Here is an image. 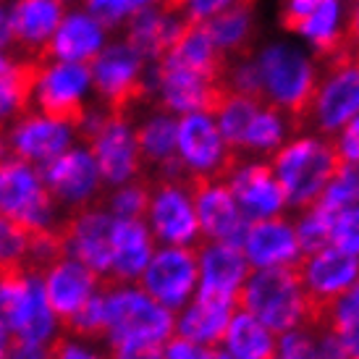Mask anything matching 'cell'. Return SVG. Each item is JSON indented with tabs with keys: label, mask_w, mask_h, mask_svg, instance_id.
Wrapping results in <instances>:
<instances>
[{
	"label": "cell",
	"mask_w": 359,
	"mask_h": 359,
	"mask_svg": "<svg viewBox=\"0 0 359 359\" xmlns=\"http://www.w3.org/2000/svg\"><path fill=\"white\" fill-rule=\"evenodd\" d=\"M262 105L280 110L291 131L312 123V110L320 90V71L315 60L291 45H270L257 58Z\"/></svg>",
	"instance_id": "1"
},
{
	"label": "cell",
	"mask_w": 359,
	"mask_h": 359,
	"mask_svg": "<svg viewBox=\"0 0 359 359\" xmlns=\"http://www.w3.org/2000/svg\"><path fill=\"white\" fill-rule=\"evenodd\" d=\"M268 163L286 194V205L297 210L312 208L346 165L333 137H302L286 142L270 152Z\"/></svg>",
	"instance_id": "2"
},
{
	"label": "cell",
	"mask_w": 359,
	"mask_h": 359,
	"mask_svg": "<svg viewBox=\"0 0 359 359\" xmlns=\"http://www.w3.org/2000/svg\"><path fill=\"white\" fill-rule=\"evenodd\" d=\"M233 307L250 312L276 336L302 328V280L297 259L286 265L252 268L233 297Z\"/></svg>",
	"instance_id": "3"
},
{
	"label": "cell",
	"mask_w": 359,
	"mask_h": 359,
	"mask_svg": "<svg viewBox=\"0 0 359 359\" xmlns=\"http://www.w3.org/2000/svg\"><path fill=\"white\" fill-rule=\"evenodd\" d=\"M110 351L126 346H163L176 330L173 309L163 307L142 289L121 286L102 291Z\"/></svg>",
	"instance_id": "4"
},
{
	"label": "cell",
	"mask_w": 359,
	"mask_h": 359,
	"mask_svg": "<svg viewBox=\"0 0 359 359\" xmlns=\"http://www.w3.org/2000/svg\"><path fill=\"white\" fill-rule=\"evenodd\" d=\"M90 76L95 100L108 110L131 113V108L150 100V60L142 58L123 37H110L108 45L90 60Z\"/></svg>",
	"instance_id": "5"
},
{
	"label": "cell",
	"mask_w": 359,
	"mask_h": 359,
	"mask_svg": "<svg viewBox=\"0 0 359 359\" xmlns=\"http://www.w3.org/2000/svg\"><path fill=\"white\" fill-rule=\"evenodd\" d=\"M152 105L168 110L173 116L184 113H208L218 116L223 102L229 97V81L210 79L200 71H191L170 58H160L150 63V79H147Z\"/></svg>",
	"instance_id": "6"
},
{
	"label": "cell",
	"mask_w": 359,
	"mask_h": 359,
	"mask_svg": "<svg viewBox=\"0 0 359 359\" xmlns=\"http://www.w3.org/2000/svg\"><path fill=\"white\" fill-rule=\"evenodd\" d=\"M58 210L37 165L16 155L0 160V215L21 223L34 236L58 223Z\"/></svg>",
	"instance_id": "7"
},
{
	"label": "cell",
	"mask_w": 359,
	"mask_h": 359,
	"mask_svg": "<svg viewBox=\"0 0 359 359\" xmlns=\"http://www.w3.org/2000/svg\"><path fill=\"white\" fill-rule=\"evenodd\" d=\"M29 92L32 108L76 123L84 108L95 100L90 63H71L50 55L34 58Z\"/></svg>",
	"instance_id": "8"
},
{
	"label": "cell",
	"mask_w": 359,
	"mask_h": 359,
	"mask_svg": "<svg viewBox=\"0 0 359 359\" xmlns=\"http://www.w3.org/2000/svg\"><path fill=\"white\" fill-rule=\"evenodd\" d=\"M176 155L189 173H205L223 181H231V176L244 165V155L223 142L218 123L208 113L179 116Z\"/></svg>",
	"instance_id": "9"
},
{
	"label": "cell",
	"mask_w": 359,
	"mask_h": 359,
	"mask_svg": "<svg viewBox=\"0 0 359 359\" xmlns=\"http://www.w3.org/2000/svg\"><path fill=\"white\" fill-rule=\"evenodd\" d=\"M81 142L92 152V158L97 163L100 176L108 189L118 187V184H126V181L137 179V176H144L131 113L108 110L105 118L97 123V129L87 134Z\"/></svg>",
	"instance_id": "10"
},
{
	"label": "cell",
	"mask_w": 359,
	"mask_h": 359,
	"mask_svg": "<svg viewBox=\"0 0 359 359\" xmlns=\"http://www.w3.org/2000/svg\"><path fill=\"white\" fill-rule=\"evenodd\" d=\"M40 170L53 200L69 212L90 208V205H102L105 181H102L100 168L84 142L71 144L69 150H63L58 158L45 163Z\"/></svg>",
	"instance_id": "11"
},
{
	"label": "cell",
	"mask_w": 359,
	"mask_h": 359,
	"mask_svg": "<svg viewBox=\"0 0 359 359\" xmlns=\"http://www.w3.org/2000/svg\"><path fill=\"white\" fill-rule=\"evenodd\" d=\"M11 155L27 160L32 165L42 168L45 163L58 158L63 150L79 142L76 123L69 118H58L50 113H42L37 108L24 110L19 118L6 126Z\"/></svg>",
	"instance_id": "12"
},
{
	"label": "cell",
	"mask_w": 359,
	"mask_h": 359,
	"mask_svg": "<svg viewBox=\"0 0 359 359\" xmlns=\"http://www.w3.org/2000/svg\"><path fill=\"white\" fill-rule=\"evenodd\" d=\"M200 280V255L197 244L165 247L152 252L147 268L140 276V289L168 309H181Z\"/></svg>",
	"instance_id": "13"
},
{
	"label": "cell",
	"mask_w": 359,
	"mask_h": 359,
	"mask_svg": "<svg viewBox=\"0 0 359 359\" xmlns=\"http://www.w3.org/2000/svg\"><path fill=\"white\" fill-rule=\"evenodd\" d=\"M187 189H189L191 205L197 212L200 233H205L212 241H233L241 247L250 220L241 215L229 181L205 176V173H189Z\"/></svg>",
	"instance_id": "14"
},
{
	"label": "cell",
	"mask_w": 359,
	"mask_h": 359,
	"mask_svg": "<svg viewBox=\"0 0 359 359\" xmlns=\"http://www.w3.org/2000/svg\"><path fill=\"white\" fill-rule=\"evenodd\" d=\"M113 223L116 218L102 205H90V208L66 212L55 226L66 257L79 259L81 265L95 270L97 276H105L110 268Z\"/></svg>",
	"instance_id": "15"
},
{
	"label": "cell",
	"mask_w": 359,
	"mask_h": 359,
	"mask_svg": "<svg viewBox=\"0 0 359 359\" xmlns=\"http://www.w3.org/2000/svg\"><path fill=\"white\" fill-rule=\"evenodd\" d=\"M147 220L155 233L168 247H189L200 233L197 212L191 205L187 181H152V197Z\"/></svg>",
	"instance_id": "16"
},
{
	"label": "cell",
	"mask_w": 359,
	"mask_h": 359,
	"mask_svg": "<svg viewBox=\"0 0 359 359\" xmlns=\"http://www.w3.org/2000/svg\"><path fill=\"white\" fill-rule=\"evenodd\" d=\"M320 71V69H318ZM359 113V63H344L320 71V90L312 123L323 137H333L336 131Z\"/></svg>",
	"instance_id": "17"
},
{
	"label": "cell",
	"mask_w": 359,
	"mask_h": 359,
	"mask_svg": "<svg viewBox=\"0 0 359 359\" xmlns=\"http://www.w3.org/2000/svg\"><path fill=\"white\" fill-rule=\"evenodd\" d=\"M152 252V233L144 220L116 218L113 239H110V268L100 278V291H113L129 286L147 268Z\"/></svg>",
	"instance_id": "18"
},
{
	"label": "cell",
	"mask_w": 359,
	"mask_h": 359,
	"mask_svg": "<svg viewBox=\"0 0 359 359\" xmlns=\"http://www.w3.org/2000/svg\"><path fill=\"white\" fill-rule=\"evenodd\" d=\"M66 8L60 0H6L13 50L27 58H42Z\"/></svg>",
	"instance_id": "19"
},
{
	"label": "cell",
	"mask_w": 359,
	"mask_h": 359,
	"mask_svg": "<svg viewBox=\"0 0 359 359\" xmlns=\"http://www.w3.org/2000/svg\"><path fill=\"white\" fill-rule=\"evenodd\" d=\"M110 27H105L90 8H84L81 3L69 6L63 19L53 32L50 42L45 55L60 60H71V63H90L97 53L108 45Z\"/></svg>",
	"instance_id": "20"
},
{
	"label": "cell",
	"mask_w": 359,
	"mask_h": 359,
	"mask_svg": "<svg viewBox=\"0 0 359 359\" xmlns=\"http://www.w3.org/2000/svg\"><path fill=\"white\" fill-rule=\"evenodd\" d=\"M200 255V289L197 297L205 299H231L250 276V262L244 250L233 241H210L197 247Z\"/></svg>",
	"instance_id": "21"
},
{
	"label": "cell",
	"mask_w": 359,
	"mask_h": 359,
	"mask_svg": "<svg viewBox=\"0 0 359 359\" xmlns=\"http://www.w3.org/2000/svg\"><path fill=\"white\" fill-rule=\"evenodd\" d=\"M100 278L102 276L74 257H60L50 262L40 276V283L55 320L69 318L95 291H100Z\"/></svg>",
	"instance_id": "22"
},
{
	"label": "cell",
	"mask_w": 359,
	"mask_h": 359,
	"mask_svg": "<svg viewBox=\"0 0 359 359\" xmlns=\"http://www.w3.org/2000/svg\"><path fill=\"white\" fill-rule=\"evenodd\" d=\"M184 27H187V21L160 0L155 6L137 11L121 29H123V40L129 42L142 58L155 63L170 50V45L176 42Z\"/></svg>",
	"instance_id": "23"
},
{
	"label": "cell",
	"mask_w": 359,
	"mask_h": 359,
	"mask_svg": "<svg viewBox=\"0 0 359 359\" xmlns=\"http://www.w3.org/2000/svg\"><path fill=\"white\" fill-rule=\"evenodd\" d=\"M233 200L247 220L273 218L286 208V194L280 189L270 163H244L229 181Z\"/></svg>",
	"instance_id": "24"
},
{
	"label": "cell",
	"mask_w": 359,
	"mask_h": 359,
	"mask_svg": "<svg viewBox=\"0 0 359 359\" xmlns=\"http://www.w3.org/2000/svg\"><path fill=\"white\" fill-rule=\"evenodd\" d=\"M244 257L252 268H270V265H286L299 257V239L291 223L280 218H259L247 223L244 239H241Z\"/></svg>",
	"instance_id": "25"
},
{
	"label": "cell",
	"mask_w": 359,
	"mask_h": 359,
	"mask_svg": "<svg viewBox=\"0 0 359 359\" xmlns=\"http://www.w3.org/2000/svg\"><path fill=\"white\" fill-rule=\"evenodd\" d=\"M202 27L229 60L247 58L255 29V0H231V6L202 21Z\"/></svg>",
	"instance_id": "26"
},
{
	"label": "cell",
	"mask_w": 359,
	"mask_h": 359,
	"mask_svg": "<svg viewBox=\"0 0 359 359\" xmlns=\"http://www.w3.org/2000/svg\"><path fill=\"white\" fill-rule=\"evenodd\" d=\"M176 123L179 116H173L168 110L152 105L137 123H134V137L142 155V165L152 168L158 173L168 163L179 158L176 155Z\"/></svg>",
	"instance_id": "27"
},
{
	"label": "cell",
	"mask_w": 359,
	"mask_h": 359,
	"mask_svg": "<svg viewBox=\"0 0 359 359\" xmlns=\"http://www.w3.org/2000/svg\"><path fill=\"white\" fill-rule=\"evenodd\" d=\"M231 318H233V302L231 299H205V297H197L189 307L184 309V315L176 320V330L173 333L181 336V339L194 341V344H202V346L220 344Z\"/></svg>",
	"instance_id": "28"
},
{
	"label": "cell",
	"mask_w": 359,
	"mask_h": 359,
	"mask_svg": "<svg viewBox=\"0 0 359 359\" xmlns=\"http://www.w3.org/2000/svg\"><path fill=\"white\" fill-rule=\"evenodd\" d=\"M32 60L16 50H0V129L32 108Z\"/></svg>",
	"instance_id": "29"
},
{
	"label": "cell",
	"mask_w": 359,
	"mask_h": 359,
	"mask_svg": "<svg viewBox=\"0 0 359 359\" xmlns=\"http://www.w3.org/2000/svg\"><path fill=\"white\" fill-rule=\"evenodd\" d=\"M223 344L231 359H270L278 349V336L262 325L255 315L239 312L233 315L223 333Z\"/></svg>",
	"instance_id": "30"
},
{
	"label": "cell",
	"mask_w": 359,
	"mask_h": 359,
	"mask_svg": "<svg viewBox=\"0 0 359 359\" xmlns=\"http://www.w3.org/2000/svg\"><path fill=\"white\" fill-rule=\"evenodd\" d=\"M34 278L27 268H0V330L8 336L19 330Z\"/></svg>",
	"instance_id": "31"
},
{
	"label": "cell",
	"mask_w": 359,
	"mask_h": 359,
	"mask_svg": "<svg viewBox=\"0 0 359 359\" xmlns=\"http://www.w3.org/2000/svg\"><path fill=\"white\" fill-rule=\"evenodd\" d=\"M259 108H262V102L252 100V97H247V95H241V92H236V90L229 92L223 108H220L218 116H215L220 137H223V142H226L229 147L241 152V140H244L247 126L252 123V118H255V113H257ZM241 155H244V152H241Z\"/></svg>",
	"instance_id": "32"
},
{
	"label": "cell",
	"mask_w": 359,
	"mask_h": 359,
	"mask_svg": "<svg viewBox=\"0 0 359 359\" xmlns=\"http://www.w3.org/2000/svg\"><path fill=\"white\" fill-rule=\"evenodd\" d=\"M152 197V181L144 176L110 187L108 194H102V208L108 210L113 218H134L144 220L147 218V208H150Z\"/></svg>",
	"instance_id": "33"
},
{
	"label": "cell",
	"mask_w": 359,
	"mask_h": 359,
	"mask_svg": "<svg viewBox=\"0 0 359 359\" xmlns=\"http://www.w3.org/2000/svg\"><path fill=\"white\" fill-rule=\"evenodd\" d=\"M286 121L280 116V110L262 105L255 113L252 123L247 126V134L241 140V152H265L270 155L273 150H278L286 137Z\"/></svg>",
	"instance_id": "34"
},
{
	"label": "cell",
	"mask_w": 359,
	"mask_h": 359,
	"mask_svg": "<svg viewBox=\"0 0 359 359\" xmlns=\"http://www.w3.org/2000/svg\"><path fill=\"white\" fill-rule=\"evenodd\" d=\"M58 323L60 330L66 336H74V339H105L108 336V320H105V297H102V291H95L76 312H71L69 318L58 320Z\"/></svg>",
	"instance_id": "35"
},
{
	"label": "cell",
	"mask_w": 359,
	"mask_h": 359,
	"mask_svg": "<svg viewBox=\"0 0 359 359\" xmlns=\"http://www.w3.org/2000/svg\"><path fill=\"white\" fill-rule=\"evenodd\" d=\"M29 239L32 233L21 223L0 215V268H29ZM34 276V273H32Z\"/></svg>",
	"instance_id": "36"
},
{
	"label": "cell",
	"mask_w": 359,
	"mask_h": 359,
	"mask_svg": "<svg viewBox=\"0 0 359 359\" xmlns=\"http://www.w3.org/2000/svg\"><path fill=\"white\" fill-rule=\"evenodd\" d=\"M333 212H328L320 205H312V208L304 210L299 226H297V239H299V250L302 255H309V252H318L323 247L330 244V231H333Z\"/></svg>",
	"instance_id": "37"
},
{
	"label": "cell",
	"mask_w": 359,
	"mask_h": 359,
	"mask_svg": "<svg viewBox=\"0 0 359 359\" xmlns=\"http://www.w3.org/2000/svg\"><path fill=\"white\" fill-rule=\"evenodd\" d=\"M155 3L160 0H81V6L90 8L110 29H121L137 11L155 6Z\"/></svg>",
	"instance_id": "38"
},
{
	"label": "cell",
	"mask_w": 359,
	"mask_h": 359,
	"mask_svg": "<svg viewBox=\"0 0 359 359\" xmlns=\"http://www.w3.org/2000/svg\"><path fill=\"white\" fill-rule=\"evenodd\" d=\"M330 244L359 257V202H354V205H349V208H344L339 215L333 218Z\"/></svg>",
	"instance_id": "39"
},
{
	"label": "cell",
	"mask_w": 359,
	"mask_h": 359,
	"mask_svg": "<svg viewBox=\"0 0 359 359\" xmlns=\"http://www.w3.org/2000/svg\"><path fill=\"white\" fill-rule=\"evenodd\" d=\"M170 11H176L187 24H202L210 16L231 6V0H163Z\"/></svg>",
	"instance_id": "40"
},
{
	"label": "cell",
	"mask_w": 359,
	"mask_h": 359,
	"mask_svg": "<svg viewBox=\"0 0 359 359\" xmlns=\"http://www.w3.org/2000/svg\"><path fill=\"white\" fill-rule=\"evenodd\" d=\"M354 323H359V276L349 286V291L333 304V312H330V333H341V330L351 328Z\"/></svg>",
	"instance_id": "41"
},
{
	"label": "cell",
	"mask_w": 359,
	"mask_h": 359,
	"mask_svg": "<svg viewBox=\"0 0 359 359\" xmlns=\"http://www.w3.org/2000/svg\"><path fill=\"white\" fill-rule=\"evenodd\" d=\"M6 359H53L50 339L34 344V341H24L16 336H8V349H6Z\"/></svg>",
	"instance_id": "42"
},
{
	"label": "cell",
	"mask_w": 359,
	"mask_h": 359,
	"mask_svg": "<svg viewBox=\"0 0 359 359\" xmlns=\"http://www.w3.org/2000/svg\"><path fill=\"white\" fill-rule=\"evenodd\" d=\"M341 129L344 131H341L339 137H333V140H336V147H339V152H341V158L346 160V163H359V113L351 116Z\"/></svg>",
	"instance_id": "43"
},
{
	"label": "cell",
	"mask_w": 359,
	"mask_h": 359,
	"mask_svg": "<svg viewBox=\"0 0 359 359\" xmlns=\"http://www.w3.org/2000/svg\"><path fill=\"white\" fill-rule=\"evenodd\" d=\"M341 45L349 53L351 60L359 63V0H349V11H346V24L341 29Z\"/></svg>",
	"instance_id": "44"
},
{
	"label": "cell",
	"mask_w": 359,
	"mask_h": 359,
	"mask_svg": "<svg viewBox=\"0 0 359 359\" xmlns=\"http://www.w3.org/2000/svg\"><path fill=\"white\" fill-rule=\"evenodd\" d=\"M50 349H53V359H105L95 351H87L76 346L71 336L60 333V336H50Z\"/></svg>",
	"instance_id": "45"
},
{
	"label": "cell",
	"mask_w": 359,
	"mask_h": 359,
	"mask_svg": "<svg viewBox=\"0 0 359 359\" xmlns=\"http://www.w3.org/2000/svg\"><path fill=\"white\" fill-rule=\"evenodd\" d=\"M341 339V344H344V351H346V357L349 359H359V323H354L351 328L341 330V333H336Z\"/></svg>",
	"instance_id": "46"
},
{
	"label": "cell",
	"mask_w": 359,
	"mask_h": 359,
	"mask_svg": "<svg viewBox=\"0 0 359 359\" xmlns=\"http://www.w3.org/2000/svg\"><path fill=\"white\" fill-rule=\"evenodd\" d=\"M0 50H13L11 42V27H8V13H6V3L0 0Z\"/></svg>",
	"instance_id": "47"
},
{
	"label": "cell",
	"mask_w": 359,
	"mask_h": 359,
	"mask_svg": "<svg viewBox=\"0 0 359 359\" xmlns=\"http://www.w3.org/2000/svg\"><path fill=\"white\" fill-rule=\"evenodd\" d=\"M63 6H76V3H81V0H60Z\"/></svg>",
	"instance_id": "48"
},
{
	"label": "cell",
	"mask_w": 359,
	"mask_h": 359,
	"mask_svg": "<svg viewBox=\"0 0 359 359\" xmlns=\"http://www.w3.org/2000/svg\"><path fill=\"white\" fill-rule=\"evenodd\" d=\"M270 359H286V357H270Z\"/></svg>",
	"instance_id": "49"
},
{
	"label": "cell",
	"mask_w": 359,
	"mask_h": 359,
	"mask_svg": "<svg viewBox=\"0 0 359 359\" xmlns=\"http://www.w3.org/2000/svg\"><path fill=\"white\" fill-rule=\"evenodd\" d=\"M3 3H6V0H3Z\"/></svg>",
	"instance_id": "50"
}]
</instances>
